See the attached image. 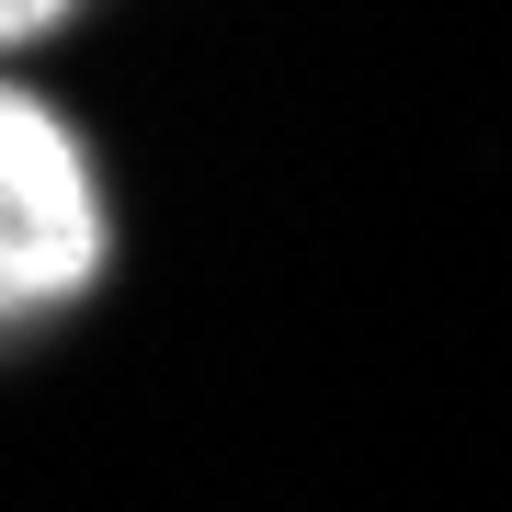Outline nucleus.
I'll list each match as a JSON object with an SVG mask.
<instances>
[{"label":"nucleus","mask_w":512,"mask_h":512,"mask_svg":"<svg viewBox=\"0 0 512 512\" xmlns=\"http://www.w3.org/2000/svg\"><path fill=\"white\" fill-rule=\"evenodd\" d=\"M103 274V194H92V148L69 137V114L46 92H0V308L46 319L69 296H92Z\"/></svg>","instance_id":"1"},{"label":"nucleus","mask_w":512,"mask_h":512,"mask_svg":"<svg viewBox=\"0 0 512 512\" xmlns=\"http://www.w3.org/2000/svg\"><path fill=\"white\" fill-rule=\"evenodd\" d=\"M69 12H80V0H0V35H12V46H35V35H57Z\"/></svg>","instance_id":"2"}]
</instances>
